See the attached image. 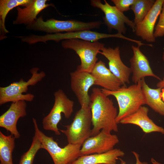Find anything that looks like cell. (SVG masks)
<instances>
[{
    "label": "cell",
    "instance_id": "obj_27",
    "mask_svg": "<svg viewBox=\"0 0 164 164\" xmlns=\"http://www.w3.org/2000/svg\"><path fill=\"white\" fill-rule=\"evenodd\" d=\"M136 0H111L115 6L120 12L123 13L131 9L132 5Z\"/></svg>",
    "mask_w": 164,
    "mask_h": 164
},
{
    "label": "cell",
    "instance_id": "obj_28",
    "mask_svg": "<svg viewBox=\"0 0 164 164\" xmlns=\"http://www.w3.org/2000/svg\"><path fill=\"white\" fill-rule=\"evenodd\" d=\"M132 153L134 155L136 159V163L135 164H149L147 162H142L139 159V155L135 151H132ZM120 161L121 164H126V162L120 158L119 159Z\"/></svg>",
    "mask_w": 164,
    "mask_h": 164
},
{
    "label": "cell",
    "instance_id": "obj_8",
    "mask_svg": "<svg viewBox=\"0 0 164 164\" xmlns=\"http://www.w3.org/2000/svg\"><path fill=\"white\" fill-rule=\"evenodd\" d=\"M115 37L125 39L134 43L136 41L127 37L122 34H109L92 31L90 30H83L78 31L47 34L44 36L32 35L25 37V41L29 44L42 42L46 43L49 40H53L58 42L61 40L78 39L90 42L97 41L99 39L106 38Z\"/></svg>",
    "mask_w": 164,
    "mask_h": 164
},
{
    "label": "cell",
    "instance_id": "obj_21",
    "mask_svg": "<svg viewBox=\"0 0 164 164\" xmlns=\"http://www.w3.org/2000/svg\"><path fill=\"white\" fill-rule=\"evenodd\" d=\"M141 80L145 104L155 112L164 116V102L160 96L162 89L151 88L146 84L145 78H143Z\"/></svg>",
    "mask_w": 164,
    "mask_h": 164
},
{
    "label": "cell",
    "instance_id": "obj_6",
    "mask_svg": "<svg viewBox=\"0 0 164 164\" xmlns=\"http://www.w3.org/2000/svg\"><path fill=\"white\" fill-rule=\"evenodd\" d=\"M92 114L90 105L81 106L75 113L70 124L64 126L66 129L59 130L67 137L68 143L83 144L91 136Z\"/></svg>",
    "mask_w": 164,
    "mask_h": 164
},
{
    "label": "cell",
    "instance_id": "obj_5",
    "mask_svg": "<svg viewBox=\"0 0 164 164\" xmlns=\"http://www.w3.org/2000/svg\"><path fill=\"white\" fill-rule=\"evenodd\" d=\"M39 70L37 67L31 69L30 71L32 76L27 81H25L21 78L19 81L13 82L8 86L0 87V105L20 101H32L34 97L33 94H23L27 92L29 86L35 85L45 77V72L41 71L39 73Z\"/></svg>",
    "mask_w": 164,
    "mask_h": 164
},
{
    "label": "cell",
    "instance_id": "obj_18",
    "mask_svg": "<svg viewBox=\"0 0 164 164\" xmlns=\"http://www.w3.org/2000/svg\"><path fill=\"white\" fill-rule=\"evenodd\" d=\"M149 108L142 106L136 112L121 119L119 123L138 126L145 133L158 132L164 134V128L156 125L149 117Z\"/></svg>",
    "mask_w": 164,
    "mask_h": 164
},
{
    "label": "cell",
    "instance_id": "obj_1",
    "mask_svg": "<svg viewBox=\"0 0 164 164\" xmlns=\"http://www.w3.org/2000/svg\"><path fill=\"white\" fill-rule=\"evenodd\" d=\"M90 97L93 126L91 136L97 135L102 129L111 132H118L116 119L118 113L112 100L101 89L96 87L93 88Z\"/></svg>",
    "mask_w": 164,
    "mask_h": 164
},
{
    "label": "cell",
    "instance_id": "obj_12",
    "mask_svg": "<svg viewBox=\"0 0 164 164\" xmlns=\"http://www.w3.org/2000/svg\"><path fill=\"white\" fill-rule=\"evenodd\" d=\"M70 86L81 106H89L90 97L88 92L90 88L94 85L95 79L91 73L78 69L70 74Z\"/></svg>",
    "mask_w": 164,
    "mask_h": 164
},
{
    "label": "cell",
    "instance_id": "obj_7",
    "mask_svg": "<svg viewBox=\"0 0 164 164\" xmlns=\"http://www.w3.org/2000/svg\"><path fill=\"white\" fill-rule=\"evenodd\" d=\"M61 45L64 48L74 50L79 56L81 63L77 69L90 73L97 63V54L104 46L98 41L92 42L78 39L63 40Z\"/></svg>",
    "mask_w": 164,
    "mask_h": 164
},
{
    "label": "cell",
    "instance_id": "obj_11",
    "mask_svg": "<svg viewBox=\"0 0 164 164\" xmlns=\"http://www.w3.org/2000/svg\"><path fill=\"white\" fill-rule=\"evenodd\" d=\"M111 133L102 129L97 135L86 139L80 149L81 155L102 153L114 149L119 139L116 135Z\"/></svg>",
    "mask_w": 164,
    "mask_h": 164
},
{
    "label": "cell",
    "instance_id": "obj_26",
    "mask_svg": "<svg viewBox=\"0 0 164 164\" xmlns=\"http://www.w3.org/2000/svg\"><path fill=\"white\" fill-rule=\"evenodd\" d=\"M164 36V2L162 5L158 22L155 28L154 36L155 38Z\"/></svg>",
    "mask_w": 164,
    "mask_h": 164
},
{
    "label": "cell",
    "instance_id": "obj_9",
    "mask_svg": "<svg viewBox=\"0 0 164 164\" xmlns=\"http://www.w3.org/2000/svg\"><path fill=\"white\" fill-rule=\"evenodd\" d=\"M54 102L50 113L42 120L43 128L53 132L57 135L61 133L57 127L61 119V114L68 119L73 112L74 102L69 98L63 90L59 89L54 94Z\"/></svg>",
    "mask_w": 164,
    "mask_h": 164
},
{
    "label": "cell",
    "instance_id": "obj_15",
    "mask_svg": "<svg viewBox=\"0 0 164 164\" xmlns=\"http://www.w3.org/2000/svg\"><path fill=\"white\" fill-rule=\"evenodd\" d=\"M99 52L108 61L109 69L110 71L126 86L130 83L129 78L132 73L130 68L126 66L122 61L120 56V51L118 46L115 48L104 46Z\"/></svg>",
    "mask_w": 164,
    "mask_h": 164
},
{
    "label": "cell",
    "instance_id": "obj_16",
    "mask_svg": "<svg viewBox=\"0 0 164 164\" xmlns=\"http://www.w3.org/2000/svg\"><path fill=\"white\" fill-rule=\"evenodd\" d=\"M139 46H132L133 56L130 60L132 75V81L137 84L143 78L148 76L154 77L161 80L153 72L147 57L140 50Z\"/></svg>",
    "mask_w": 164,
    "mask_h": 164
},
{
    "label": "cell",
    "instance_id": "obj_25",
    "mask_svg": "<svg viewBox=\"0 0 164 164\" xmlns=\"http://www.w3.org/2000/svg\"><path fill=\"white\" fill-rule=\"evenodd\" d=\"M42 149L43 147L41 142L35 134L29 148L21 156L19 164H32L36 154Z\"/></svg>",
    "mask_w": 164,
    "mask_h": 164
},
{
    "label": "cell",
    "instance_id": "obj_17",
    "mask_svg": "<svg viewBox=\"0 0 164 164\" xmlns=\"http://www.w3.org/2000/svg\"><path fill=\"white\" fill-rule=\"evenodd\" d=\"M91 73L95 79L94 85L100 86L103 89L115 91L123 85L121 81L107 68L105 63L101 60L96 63Z\"/></svg>",
    "mask_w": 164,
    "mask_h": 164
},
{
    "label": "cell",
    "instance_id": "obj_31",
    "mask_svg": "<svg viewBox=\"0 0 164 164\" xmlns=\"http://www.w3.org/2000/svg\"><path fill=\"white\" fill-rule=\"evenodd\" d=\"M151 162L152 164H163L158 162L153 158H151Z\"/></svg>",
    "mask_w": 164,
    "mask_h": 164
},
{
    "label": "cell",
    "instance_id": "obj_23",
    "mask_svg": "<svg viewBox=\"0 0 164 164\" xmlns=\"http://www.w3.org/2000/svg\"><path fill=\"white\" fill-rule=\"evenodd\" d=\"M15 139L12 135H6L0 131V164H13L12 153Z\"/></svg>",
    "mask_w": 164,
    "mask_h": 164
},
{
    "label": "cell",
    "instance_id": "obj_19",
    "mask_svg": "<svg viewBox=\"0 0 164 164\" xmlns=\"http://www.w3.org/2000/svg\"><path fill=\"white\" fill-rule=\"evenodd\" d=\"M47 0H32L27 6L21 8H17V15L13 21L14 25L24 24L27 26L31 24L37 19V15L43 10L49 7H55L52 3H46Z\"/></svg>",
    "mask_w": 164,
    "mask_h": 164
},
{
    "label": "cell",
    "instance_id": "obj_4",
    "mask_svg": "<svg viewBox=\"0 0 164 164\" xmlns=\"http://www.w3.org/2000/svg\"><path fill=\"white\" fill-rule=\"evenodd\" d=\"M103 23L101 21L86 22L73 20H59L53 18L45 21L41 15L31 24L27 26L26 28L29 30L44 32L48 34H56L98 29Z\"/></svg>",
    "mask_w": 164,
    "mask_h": 164
},
{
    "label": "cell",
    "instance_id": "obj_20",
    "mask_svg": "<svg viewBox=\"0 0 164 164\" xmlns=\"http://www.w3.org/2000/svg\"><path fill=\"white\" fill-rule=\"evenodd\" d=\"M125 155L120 149H114L102 153L81 155L68 164H117V160Z\"/></svg>",
    "mask_w": 164,
    "mask_h": 164
},
{
    "label": "cell",
    "instance_id": "obj_13",
    "mask_svg": "<svg viewBox=\"0 0 164 164\" xmlns=\"http://www.w3.org/2000/svg\"><path fill=\"white\" fill-rule=\"evenodd\" d=\"M27 104L20 101L11 104L9 109L0 116V127L9 132L15 138H19L20 134L17 128L19 118L26 116Z\"/></svg>",
    "mask_w": 164,
    "mask_h": 164
},
{
    "label": "cell",
    "instance_id": "obj_10",
    "mask_svg": "<svg viewBox=\"0 0 164 164\" xmlns=\"http://www.w3.org/2000/svg\"><path fill=\"white\" fill-rule=\"evenodd\" d=\"M104 1L103 4L100 0H91V4L94 7L100 9L104 13V23L108 28L114 29L118 33L125 34L126 31L125 24H126L135 32L136 25L134 22L130 20L115 6L110 5L105 0Z\"/></svg>",
    "mask_w": 164,
    "mask_h": 164
},
{
    "label": "cell",
    "instance_id": "obj_29",
    "mask_svg": "<svg viewBox=\"0 0 164 164\" xmlns=\"http://www.w3.org/2000/svg\"><path fill=\"white\" fill-rule=\"evenodd\" d=\"M162 59L164 61V52L163 53ZM157 86L158 88H162L164 87V77L162 80H160L159 82L156 85Z\"/></svg>",
    "mask_w": 164,
    "mask_h": 164
},
{
    "label": "cell",
    "instance_id": "obj_2",
    "mask_svg": "<svg viewBox=\"0 0 164 164\" xmlns=\"http://www.w3.org/2000/svg\"><path fill=\"white\" fill-rule=\"evenodd\" d=\"M101 89L106 96H113L117 100L119 107V111L116 119L117 124L121 119L134 113L145 104L141 80L137 84L128 87L122 85L115 91L103 88Z\"/></svg>",
    "mask_w": 164,
    "mask_h": 164
},
{
    "label": "cell",
    "instance_id": "obj_22",
    "mask_svg": "<svg viewBox=\"0 0 164 164\" xmlns=\"http://www.w3.org/2000/svg\"><path fill=\"white\" fill-rule=\"evenodd\" d=\"M32 0H0V27L2 35L1 39L6 38L5 35L9 32L5 26V19L9 12L14 8L19 6L26 7Z\"/></svg>",
    "mask_w": 164,
    "mask_h": 164
},
{
    "label": "cell",
    "instance_id": "obj_24",
    "mask_svg": "<svg viewBox=\"0 0 164 164\" xmlns=\"http://www.w3.org/2000/svg\"><path fill=\"white\" fill-rule=\"evenodd\" d=\"M155 2L154 0H135L130 8L134 14V22L135 25L144 19Z\"/></svg>",
    "mask_w": 164,
    "mask_h": 164
},
{
    "label": "cell",
    "instance_id": "obj_3",
    "mask_svg": "<svg viewBox=\"0 0 164 164\" xmlns=\"http://www.w3.org/2000/svg\"><path fill=\"white\" fill-rule=\"evenodd\" d=\"M32 120L35 134L41 142L43 149L47 151L51 156L54 164H68L81 156L82 144L68 143L64 147H61L53 137L46 135L39 129L35 118H33Z\"/></svg>",
    "mask_w": 164,
    "mask_h": 164
},
{
    "label": "cell",
    "instance_id": "obj_30",
    "mask_svg": "<svg viewBox=\"0 0 164 164\" xmlns=\"http://www.w3.org/2000/svg\"><path fill=\"white\" fill-rule=\"evenodd\" d=\"M160 96L162 101L164 102V87L161 89Z\"/></svg>",
    "mask_w": 164,
    "mask_h": 164
},
{
    "label": "cell",
    "instance_id": "obj_14",
    "mask_svg": "<svg viewBox=\"0 0 164 164\" xmlns=\"http://www.w3.org/2000/svg\"><path fill=\"white\" fill-rule=\"evenodd\" d=\"M164 0H156L152 8L140 23L136 25L135 33L143 40L149 43L155 41L154 36L155 24L162 9Z\"/></svg>",
    "mask_w": 164,
    "mask_h": 164
}]
</instances>
